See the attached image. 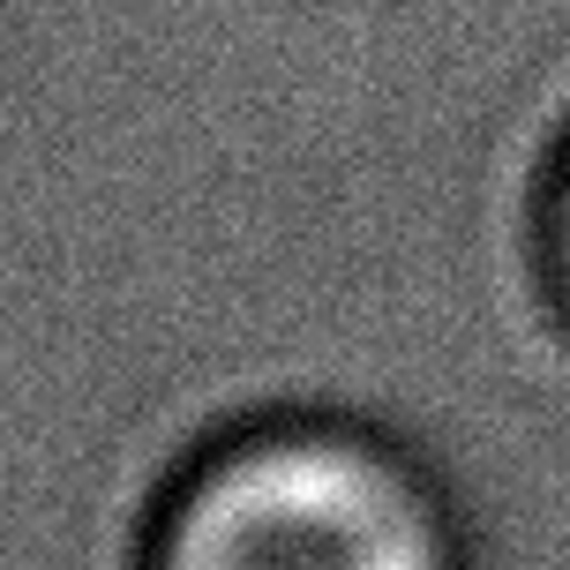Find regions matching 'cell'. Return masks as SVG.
<instances>
[{"instance_id": "obj_1", "label": "cell", "mask_w": 570, "mask_h": 570, "mask_svg": "<svg viewBox=\"0 0 570 570\" xmlns=\"http://www.w3.org/2000/svg\"><path fill=\"white\" fill-rule=\"evenodd\" d=\"M142 570H465L428 465L345 413H256L180 458Z\"/></svg>"}, {"instance_id": "obj_2", "label": "cell", "mask_w": 570, "mask_h": 570, "mask_svg": "<svg viewBox=\"0 0 570 570\" xmlns=\"http://www.w3.org/2000/svg\"><path fill=\"white\" fill-rule=\"evenodd\" d=\"M541 240H548V271H556V293L570 308V128L548 158V188H541Z\"/></svg>"}]
</instances>
